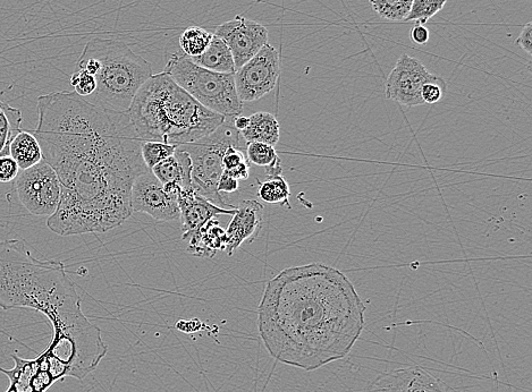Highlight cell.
Returning <instances> with one entry per match:
<instances>
[{"label": "cell", "mask_w": 532, "mask_h": 392, "mask_svg": "<svg viewBox=\"0 0 532 392\" xmlns=\"http://www.w3.org/2000/svg\"><path fill=\"white\" fill-rule=\"evenodd\" d=\"M37 109L33 134L61 183V201L48 228L73 236L121 226L133 213V182L149 170L128 114L101 109L67 91L39 97Z\"/></svg>", "instance_id": "6da1fadb"}, {"label": "cell", "mask_w": 532, "mask_h": 392, "mask_svg": "<svg viewBox=\"0 0 532 392\" xmlns=\"http://www.w3.org/2000/svg\"><path fill=\"white\" fill-rule=\"evenodd\" d=\"M246 156L249 163L266 168L268 178L283 174L282 160L275 147L261 142L247 143Z\"/></svg>", "instance_id": "44dd1931"}, {"label": "cell", "mask_w": 532, "mask_h": 392, "mask_svg": "<svg viewBox=\"0 0 532 392\" xmlns=\"http://www.w3.org/2000/svg\"><path fill=\"white\" fill-rule=\"evenodd\" d=\"M22 119L20 109H16L6 104V102L0 101V131L13 139L21 130Z\"/></svg>", "instance_id": "4316f807"}, {"label": "cell", "mask_w": 532, "mask_h": 392, "mask_svg": "<svg viewBox=\"0 0 532 392\" xmlns=\"http://www.w3.org/2000/svg\"><path fill=\"white\" fill-rule=\"evenodd\" d=\"M236 147L243 151L247 142L235 129L233 118H226L222 126L205 138L180 146L187 151L192 163V189L205 199L223 209L235 210L236 206H228L223 195L218 192L219 178L224 173L223 157L226 150Z\"/></svg>", "instance_id": "52a82bcc"}, {"label": "cell", "mask_w": 532, "mask_h": 392, "mask_svg": "<svg viewBox=\"0 0 532 392\" xmlns=\"http://www.w3.org/2000/svg\"><path fill=\"white\" fill-rule=\"evenodd\" d=\"M429 31L424 24H417L411 30V39L416 45L425 46L429 41Z\"/></svg>", "instance_id": "836d02e7"}, {"label": "cell", "mask_w": 532, "mask_h": 392, "mask_svg": "<svg viewBox=\"0 0 532 392\" xmlns=\"http://www.w3.org/2000/svg\"><path fill=\"white\" fill-rule=\"evenodd\" d=\"M532 23L528 22L525 27H523L520 36L517 40V45L523 50L526 51L528 55L532 54Z\"/></svg>", "instance_id": "d6a6232c"}, {"label": "cell", "mask_w": 532, "mask_h": 392, "mask_svg": "<svg viewBox=\"0 0 532 392\" xmlns=\"http://www.w3.org/2000/svg\"><path fill=\"white\" fill-rule=\"evenodd\" d=\"M182 220V240L189 241L210 219L221 215L233 216L235 210L215 206L194 190H181L177 195Z\"/></svg>", "instance_id": "5bb4252c"}, {"label": "cell", "mask_w": 532, "mask_h": 392, "mask_svg": "<svg viewBox=\"0 0 532 392\" xmlns=\"http://www.w3.org/2000/svg\"><path fill=\"white\" fill-rule=\"evenodd\" d=\"M242 138L249 142H261L275 147L280 141L281 127L277 118L270 113L259 112L249 117L246 130L241 132Z\"/></svg>", "instance_id": "ac0fdd59"}, {"label": "cell", "mask_w": 532, "mask_h": 392, "mask_svg": "<svg viewBox=\"0 0 532 392\" xmlns=\"http://www.w3.org/2000/svg\"><path fill=\"white\" fill-rule=\"evenodd\" d=\"M258 195L266 203L280 204V206L291 208L290 185L282 175L270 177L268 181L259 183Z\"/></svg>", "instance_id": "603a6c76"}, {"label": "cell", "mask_w": 532, "mask_h": 392, "mask_svg": "<svg viewBox=\"0 0 532 392\" xmlns=\"http://www.w3.org/2000/svg\"><path fill=\"white\" fill-rule=\"evenodd\" d=\"M191 61L198 66L206 68V70L216 73L234 74L236 72L230 48L215 34L205 53L191 58Z\"/></svg>", "instance_id": "d6986e66"}, {"label": "cell", "mask_w": 532, "mask_h": 392, "mask_svg": "<svg viewBox=\"0 0 532 392\" xmlns=\"http://www.w3.org/2000/svg\"><path fill=\"white\" fill-rule=\"evenodd\" d=\"M264 206L256 200H246L236 207L231 223L226 229L227 245L225 252L232 257L244 243L256 241L264 226Z\"/></svg>", "instance_id": "4fadbf2b"}, {"label": "cell", "mask_w": 532, "mask_h": 392, "mask_svg": "<svg viewBox=\"0 0 532 392\" xmlns=\"http://www.w3.org/2000/svg\"><path fill=\"white\" fill-rule=\"evenodd\" d=\"M10 155V152H0V157Z\"/></svg>", "instance_id": "8d00e7d4"}, {"label": "cell", "mask_w": 532, "mask_h": 392, "mask_svg": "<svg viewBox=\"0 0 532 392\" xmlns=\"http://www.w3.org/2000/svg\"><path fill=\"white\" fill-rule=\"evenodd\" d=\"M438 79L439 76L429 73L419 59L403 54L394 70L388 75L385 95L387 99L405 107L424 105L421 99L422 87Z\"/></svg>", "instance_id": "30bf717a"}, {"label": "cell", "mask_w": 532, "mask_h": 392, "mask_svg": "<svg viewBox=\"0 0 532 392\" xmlns=\"http://www.w3.org/2000/svg\"><path fill=\"white\" fill-rule=\"evenodd\" d=\"M164 73L196 99L200 105L226 118L242 115L243 102L236 92L234 74L206 70L182 54L167 53Z\"/></svg>", "instance_id": "8992f818"}, {"label": "cell", "mask_w": 532, "mask_h": 392, "mask_svg": "<svg viewBox=\"0 0 532 392\" xmlns=\"http://www.w3.org/2000/svg\"><path fill=\"white\" fill-rule=\"evenodd\" d=\"M447 0H413L411 11L405 22L426 24L430 19L441 12Z\"/></svg>", "instance_id": "484cf974"}, {"label": "cell", "mask_w": 532, "mask_h": 392, "mask_svg": "<svg viewBox=\"0 0 532 392\" xmlns=\"http://www.w3.org/2000/svg\"><path fill=\"white\" fill-rule=\"evenodd\" d=\"M19 173L20 167L10 155L0 157V183L15 181Z\"/></svg>", "instance_id": "f546056e"}, {"label": "cell", "mask_w": 532, "mask_h": 392, "mask_svg": "<svg viewBox=\"0 0 532 392\" xmlns=\"http://www.w3.org/2000/svg\"><path fill=\"white\" fill-rule=\"evenodd\" d=\"M447 84L444 79L439 78L437 81L429 82L422 87L421 99L424 104L435 105L444 99Z\"/></svg>", "instance_id": "f1b7e54d"}, {"label": "cell", "mask_w": 532, "mask_h": 392, "mask_svg": "<svg viewBox=\"0 0 532 392\" xmlns=\"http://www.w3.org/2000/svg\"><path fill=\"white\" fill-rule=\"evenodd\" d=\"M151 173L163 185L174 183L181 186L182 190H193L191 158L189 153L180 147L173 156L152 168Z\"/></svg>", "instance_id": "2e32d148"}, {"label": "cell", "mask_w": 532, "mask_h": 392, "mask_svg": "<svg viewBox=\"0 0 532 392\" xmlns=\"http://www.w3.org/2000/svg\"><path fill=\"white\" fill-rule=\"evenodd\" d=\"M219 193H233L239 190V181L224 170L223 175L219 178L218 186Z\"/></svg>", "instance_id": "1f68e13d"}, {"label": "cell", "mask_w": 532, "mask_h": 392, "mask_svg": "<svg viewBox=\"0 0 532 392\" xmlns=\"http://www.w3.org/2000/svg\"><path fill=\"white\" fill-rule=\"evenodd\" d=\"M214 34L230 48L236 70L248 63L268 44V30L265 25L242 15L218 25Z\"/></svg>", "instance_id": "8fae6325"}, {"label": "cell", "mask_w": 532, "mask_h": 392, "mask_svg": "<svg viewBox=\"0 0 532 392\" xmlns=\"http://www.w3.org/2000/svg\"><path fill=\"white\" fill-rule=\"evenodd\" d=\"M368 392H444L443 382L427 370L412 366L384 373Z\"/></svg>", "instance_id": "9a60e30c"}, {"label": "cell", "mask_w": 532, "mask_h": 392, "mask_svg": "<svg viewBox=\"0 0 532 392\" xmlns=\"http://www.w3.org/2000/svg\"><path fill=\"white\" fill-rule=\"evenodd\" d=\"M126 114L142 142L177 147L205 138L226 121L200 105L164 72L152 75L142 85Z\"/></svg>", "instance_id": "277c9868"}, {"label": "cell", "mask_w": 532, "mask_h": 392, "mask_svg": "<svg viewBox=\"0 0 532 392\" xmlns=\"http://www.w3.org/2000/svg\"><path fill=\"white\" fill-rule=\"evenodd\" d=\"M373 10L382 19L391 22L407 20L410 14L413 0H369Z\"/></svg>", "instance_id": "cb8c5ba5"}, {"label": "cell", "mask_w": 532, "mask_h": 392, "mask_svg": "<svg viewBox=\"0 0 532 392\" xmlns=\"http://www.w3.org/2000/svg\"><path fill=\"white\" fill-rule=\"evenodd\" d=\"M15 190L22 206L33 216H53L61 201V183L45 160L22 170L16 177Z\"/></svg>", "instance_id": "ba28073f"}, {"label": "cell", "mask_w": 532, "mask_h": 392, "mask_svg": "<svg viewBox=\"0 0 532 392\" xmlns=\"http://www.w3.org/2000/svg\"><path fill=\"white\" fill-rule=\"evenodd\" d=\"M0 308L46 315L54 337L44 355L75 376H87L107 354L101 330L83 314L64 263L33 257L19 238L0 242Z\"/></svg>", "instance_id": "3957f363"}, {"label": "cell", "mask_w": 532, "mask_h": 392, "mask_svg": "<svg viewBox=\"0 0 532 392\" xmlns=\"http://www.w3.org/2000/svg\"><path fill=\"white\" fill-rule=\"evenodd\" d=\"M214 38V33L193 25L185 29L179 39L182 54L189 58L197 57L205 53Z\"/></svg>", "instance_id": "7402d4cb"}, {"label": "cell", "mask_w": 532, "mask_h": 392, "mask_svg": "<svg viewBox=\"0 0 532 392\" xmlns=\"http://www.w3.org/2000/svg\"><path fill=\"white\" fill-rule=\"evenodd\" d=\"M246 151H243L236 147H230L226 150L223 157V167L224 170H232L242 163L244 161H247Z\"/></svg>", "instance_id": "4dcf8cb0"}, {"label": "cell", "mask_w": 532, "mask_h": 392, "mask_svg": "<svg viewBox=\"0 0 532 392\" xmlns=\"http://www.w3.org/2000/svg\"><path fill=\"white\" fill-rule=\"evenodd\" d=\"M10 156L21 170L35 166L44 160L40 143L35 134L20 130L10 144Z\"/></svg>", "instance_id": "ffe728a7"}, {"label": "cell", "mask_w": 532, "mask_h": 392, "mask_svg": "<svg viewBox=\"0 0 532 392\" xmlns=\"http://www.w3.org/2000/svg\"><path fill=\"white\" fill-rule=\"evenodd\" d=\"M70 82L76 95L84 99L94 95V92L97 89L95 76L83 70H78L73 73Z\"/></svg>", "instance_id": "83f0119b"}, {"label": "cell", "mask_w": 532, "mask_h": 392, "mask_svg": "<svg viewBox=\"0 0 532 392\" xmlns=\"http://www.w3.org/2000/svg\"><path fill=\"white\" fill-rule=\"evenodd\" d=\"M225 172L236 178L238 181H247L250 176L249 160L244 161V163L232 170H225Z\"/></svg>", "instance_id": "e575fe53"}, {"label": "cell", "mask_w": 532, "mask_h": 392, "mask_svg": "<svg viewBox=\"0 0 532 392\" xmlns=\"http://www.w3.org/2000/svg\"><path fill=\"white\" fill-rule=\"evenodd\" d=\"M177 146L163 142L146 141L141 144V156L143 163L149 170L154 168L163 160L174 155Z\"/></svg>", "instance_id": "d4e9b609"}, {"label": "cell", "mask_w": 532, "mask_h": 392, "mask_svg": "<svg viewBox=\"0 0 532 392\" xmlns=\"http://www.w3.org/2000/svg\"><path fill=\"white\" fill-rule=\"evenodd\" d=\"M249 124V117L247 116H236L233 118V125L236 130L240 133L247 129Z\"/></svg>", "instance_id": "d590c367"}, {"label": "cell", "mask_w": 532, "mask_h": 392, "mask_svg": "<svg viewBox=\"0 0 532 392\" xmlns=\"http://www.w3.org/2000/svg\"><path fill=\"white\" fill-rule=\"evenodd\" d=\"M280 74V53L267 44L234 73L235 88L240 100L252 102L264 98L275 89Z\"/></svg>", "instance_id": "9c48e42d"}, {"label": "cell", "mask_w": 532, "mask_h": 392, "mask_svg": "<svg viewBox=\"0 0 532 392\" xmlns=\"http://www.w3.org/2000/svg\"><path fill=\"white\" fill-rule=\"evenodd\" d=\"M133 212L146 213L156 221H172L180 218L179 203L175 195L165 187L151 170L135 178L131 191Z\"/></svg>", "instance_id": "7c38bea8"}, {"label": "cell", "mask_w": 532, "mask_h": 392, "mask_svg": "<svg viewBox=\"0 0 532 392\" xmlns=\"http://www.w3.org/2000/svg\"><path fill=\"white\" fill-rule=\"evenodd\" d=\"M366 306L339 269L311 263L269 281L258 309L273 359L315 371L348 356L365 329Z\"/></svg>", "instance_id": "7a4b0ae2"}, {"label": "cell", "mask_w": 532, "mask_h": 392, "mask_svg": "<svg viewBox=\"0 0 532 392\" xmlns=\"http://www.w3.org/2000/svg\"><path fill=\"white\" fill-rule=\"evenodd\" d=\"M78 70L95 76L97 89L88 100L109 112L126 113L135 95L154 73L151 64L124 41L95 38L84 47Z\"/></svg>", "instance_id": "5b68a950"}, {"label": "cell", "mask_w": 532, "mask_h": 392, "mask_svg": "<svg viewBox=\"0 0 532 392\" xmlns=\"http://www.w3.org/2000/svg\"><path fill=\"white\" fill-rule=\"evenodd\" d=\"M226 245V230L214 218L189 240L188 253L198 258L213 259L219 251H225Z\"/></svg>", "instance_id": "e0dca14e"}]
</instances>
